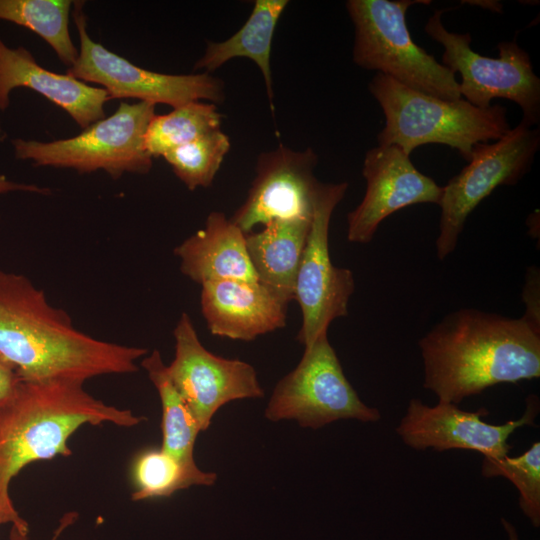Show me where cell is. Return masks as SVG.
Here are the masks:
<instances>
[{"label": "cell", "mask_w": 540, "mask_h": 540, "mask_svg": "<svg viewBox=\"0 0 540 540\" xmlns=\"http://www.w3.org/2000/svg\"><path fill=\"white\" fill-rule=\"evenodd\" d=\"M222 114L213 103L193 101L170 113L155 115L145 135V146L153 157L221 130Z\"/></svg>", "instance_id": "obj_24"}, {"label": "cell", "mask_w": 540, "mask_h": 540, "mask_svg": "<svg viewBox=\"0 0 540 540\" xmlns=\"http://www.w3.org/2000/svg\"><path fill=\"white\" fill-rule=\"evenodd\" d=\"M11 191H27L41 194L50 193L48 188L38 187L32 184H22L10 181L5 175L0 174V194Z\"/></svg>", "instance_id": "obj_30"}, {"label": "cell", "mask_w": 540, "mask_h": 540, "mask_svg": "<svg viewBox=\"0 0 540 540\" xmlns=\"http://www.w3.org/2000/svg\"><path fill=\"white\" fill-rule=\"evenodd\" d=\"M347 188L346 182L321 183L316 195L294 290V300L302 313L297 340L304 347L327 334L333 320L348 315L354 276L350 269L336 267L329 252L331 216Z\"/></svg>", "instance_id": "obj_11"}, {"label": "cell", "mask_w": 540, "mask_h": 540, "mask_svg": "<svg viewBox=\"0 0 540 540\" xmlns=\"http://www.w3.org/2000/svg\"><path fill=\"white\" fill-rule=\"evenodd\" d=\"M539 285L538 268H529L527 270L523 289V300L526 305V312L522 317L537 328H540Z\"/></svg>", "instance_id": "obj_27"}, {"label": "cell", "mask_w": 540, "mask_h": 540, "mask_svg": "<svg viewBox=\"0 0 540 540\" xmlns=\"http://www.w3.org/2000/svg\"><path fill=\"white\" fill-rule=\"evenodd\" d=\"M265 417L274 422L296 420L302 427L317 429L341 419L377 422L380 413L362 402L323 334L305 347L295 369L276 384Z\"/></svg>", "instance_id": "obj_9"}, {"label": "cell", "mask_w": 540, "mask_h": 540, "mask_svg": "<svg viewBox=\"0 0 540 540\" xmlns=\"http://www.w3.org/2000/svg\"><path fill=\"white\" fill-rule=\"evenodd\" d=\"M444 10H435L424 31L444 47L442 65L461 75V97L478 108H488L494 98L515 102L522 120L536 127L540 121V79L529 54L515 40L497 45L498 58L483 56L471 48L469 33L448 31L442 22Z\"/></svg>", "instance_id": "obj_7"}, {"label": "cell", "mask_w": 540, "mask_h": 540, "mask_svg": "<svg viewBox=\"0 0 540 540\" xmlns=\"http://www.w3.org/2000/svg\"><path fill=\"white\" fill-rule=\"evenodd\" d=\"M539 148V128L522 119L497 141L473 147L468 164L442 186L439 260L455 250L468 216L483 199L499 186L517 184L530 171Z\"/></svg>", "instance_id": "obj_8"}, {"label": "cell", "mask_w": 540, "mask_h": 540, "mask_svg": "<svg viewBox=\"0 0 540 540\" xmlns=\"http://www.w3.org/2000/svg\"><path fill=\"white\" fill-rule=\"evenodd\" d=\"M311 220H273L245 233L246 249L258 282L283 302L294 300L295 282Z\"/></svg>", "instance_id": "obj_19"}, {"label": "cell", "mask_w": 540, "mask_h": 540, "mask_svg": "<svg viewBox=\"0 0 540 540\" xmlns=\"http://www.w3.org/2000/svg\"><path fill=\"white\" fill-rule=\"evenodd\" d=\"M368 89L385 117L378 145H396L409 156L419 146L435 143L458 150L469 162L476 144L497 141L511 129L507 109L500 104L483 109L463 98H437L380 73Z\"/></svg>", "instance_id": "obj_4"}, {"label": "cell", "mask_w": 540, "mask_h": 540, "mask_svg": "<svg viewBox=\"0 0 540 540\" xmlns=\"http://www.w3.org/2000/svg\"><path fill=\"white\" fill-rule=\"evenodd\" d=\"M73 3L80 49L66 74L85 83L100 84L110 100L135 98L154 105L167 104L174 109L193 101L206 100L213 104L224 101L223 82L209 73L172 75L150 71L94 42L87 33L84 2Z\"/></svg>", "instance_id": "obj_10"}, {"label": "cell", "mask_w": 540, "mask_h": 540, "mask_svg": "<svg viewBox=\"0 0 540 540\" xmlns=\"http://www.w3.org/2000/svg\"><path fill=\"white\" fill-rule=\"evenodd\" d=\"M482 475L491 478L503 476L511 481L519 492V506L536 528L540 526V443L516 457L500 459L484 457Z\"/></svg>", "instance_id": "obj_26"}, {"label": "cell", "mask_w": 540, "mask_h": 540, "mask_svg": "<svg viewBox=\"0 0 540 540\" xmlns=\"http://www.w3.org/2000/svg\"><path fill=\"white\" fill-rule=\"evenodd\" d=\"M146 348L96 339L22 274L0 270V355L21 380H74L138 370Z\"/></svg>", "instance_id": "obj_1"}, {"label": "cell", "mask_w": 540, "mask_h": 540, "mask_svg": "<svg viewBox=\"0 0 540 540\" xmlns=\"http://www.w3.org/2000/svg\"><path fill=\"white\" fill-rule=\"evenodd\" d=\"M526 410L521 418L501 425H493L481 418L485 408L475 412L463 411L456 404L438 402L428 406L419 399H411L407 411L396 428L403 442L416 450L433 448L474 450L487 458L508 456L511 445L508 439L513 432L525 425H534L539 412L535 395L526 399Z\"/></svg>", "instance_id": "obj_13"}, {"label": "cell", "mask_w": 540, "mask_h": 540, "mask_svg": "<svg viewBox=\"0 0 540 540\" xmlns=\"http://www.w3.org/2000/svg\"><path fill=\"white\" fill-rule=\"evenodd\" d=\"M76 519V514L73 512L65 514L59 523V526L53 533V536L50 540H57L62 532L69 527ZM28 534L20 531L15 526H12L9 533V540H28Z\"/></svg>", "instance_id": "obj_29"}, {"label": "cell", "mask_w": 540, "mask_h": 540, "mask_svg": "<svg viewBox=\"0 0 540 540\" xmlns=\"http://www.w3.org/2000/svg\"><path fill=\"white\" fill-rule=\"evenodd\" d=\"M464 4H469L473 6H478L480 8L495 12L502 13L503 4L500 1L495 0H464Z\"/></svg>", "instance_id": "obj_31"}, {"label": "cell", "mask_w": 540, "mask_h": 540, "mask_svg": "<svg viewBox=\"0 0 540 540\" xmlns=\"http://www.w3.org/2000/svg\"><path fill=\"white\" fill-rule=\"evenodd\" d=\"M501 523L508 535V540H519V536H518V533L515 529V527L510 523L508 522L506 519L502 518L501 519Z\"/></svg>", "instance_id": "obj_32"}, {"label": "cell", "mask_w": 540, "mask_h": 540, "mask_svg": "<svg viewBox=\"0 0 540 540\" xmlns=\"http://www.w3.org/2000/svg\"><path fill=\"white\" fill-rule=\"evenodd\" d=\"M19 381L16 369L0 355V401L11 394Z\"/></svg>", "instance_id": "obj_28"}, {"label": "cell", "mask_w": 540, "mask_h": 540, "mask_svg": "<svg viewBox=\"0 0 540 540\" xmlns=\"http://www.w3.org/2000/svg\"><path fill=\"white\" fill-rule=\"evenodd\" d=\"M154 116V104L121 102L111 116L75 137L51 142L12 140L15 157L32 160L35 166L73 168L79 173L103 169L113 179L124 173L146 174L152 168V156L145 135Z\"/></svg>", "instance_id": "obj_6"}, {"label": "cell", "mask_w": 540, "mask_h": 540, "mask_svg": "<svg viewBox=\"0 0 540 540\" xmlns=\"http://www.w3.org/2000/svg\"><path fill=\"white\" fill-rule=\"evenodd\" d=\"M423 386L438 402L458 404L502 383L540 376V328L473 308L445 316L418 342Z\"/></svg>", "instance_id": "obj_2"}, {"label": "cell", "mask_w": 540, "mask_h": 540, "mask_svg": "<svg viewBox=\"0 0 540 540\" xmlns=\"http://www.w3.org/2000/svg\"><path fill=\"white\" fill-rule=\"evenodd\" d=\"M74 380L25 381L0 401V526L29 533L9 494L12 479L27 465L70 456L68 440L85 424L133 427L145 420L129 409L108 405Z\"/></svg>", "instance_id": "obj_3"}, {"label": "cell", "mask_w": 540, "mask_h": 540, "mask_svg": "<svg viewBox=\"0 0 540 540\" xmlns=\"http://www.w3.org/2000/svg\"><path fill=\"white\" fill-rule=\"evenodd\" d=\"M141 366L155 386L162 406L161 448L183 465L195 469L194 445L201 431L192 411L168 377L158 350L143 357Z\"/></svg>", "instance_id": "obj_21"}, {"label": "cell", "mask_w": 540, "mask_h": 540, "mask_svg": "<svg viewBox=\"0 0 540 540\" xmlns=\"http://www.w3.org/2000/svg\"><path fill=\"white\" fill-rule=\"evenodd\" d=\"M70 0H0V20L30 29L68 68L78 57L69 33Z\"/></svg>", "instance_id": "obj_23"}, {"label": "cell", "mask_w": 540, "mask_h": 540, "mask_svg": "<svg viewBox=\"0 0 540 540\" xmlns=\"http://www.w3.org/2000/svg\"><path fill=\"white\" fill-rule=\"evenodd\" d=\"M317 162L312 148L294 151L280 144L260 154L247 198L231 221L249 233L273 220H311L321 184L314 176Z\"/></svg>", "instance_id": "obj_14"}, {"label": "cell", "mask_w": 540, "mask_h": 540, "mask_svg": "<svg viewBox=\"0 0 540 540\" xmlns=\"http://www.w3.org/2000/svg\"><path fill=\"white\" fill-rule=\"evenodd\" d=\"M430 3L348 0L346 8L355 28L352 59L359 67L388 76L413 90L458 100L462 97L456 74L413 41L406 23L412 5Z\"/></svg>", "instance_id": "obj_5"}, {"label": "cell", "mask_w": 540, "mask_h": 540, "mask_svg": "<svg viewBox=\"0 0 540 540\" xmlns=\"http://www.w3.org/2000/svg\"><path fill=\"white\" fill-rule=\"evenodd\" d=\"M230 146L228 136L218 130L168 151L163 158L175 175L193 191L212 184Z\"/></svg>", "instance_id": "obj_25"}, {"label": "cell", "mask_w": 540, "mask_h": 540, "mask_svg": "<svg viewBox=\"0 0 540 540\" xmlns=\"http://www.w3.org/2000/svg\"><path fill=\"white\" fill-rule=\"evenodd\" d=\"M201 286V311L212 335L252 341L286 325L288 304L259 282L228 279Z\"/></svg>", "instance_id": "obj_16"}, {"label": "cell", "mask_w": 540, "mask_h": 540, "mask_svg": "<svg viewBox=\"0 0 540 540\" xmlns=\"http://www.w3.org/2000/svg\"><path fill=\"white\" fill-rule=\"evenodd\" d=\"M173 336L175 355L166 365L167 374L201 431L208 429L215 413L226 403L264 396L254 367L208 351L187 313L181 314Z\"/></svg>", "instance_id": "obj_12"}, {"label": "cell", "mask_w": 540, "mask_h": 540, "mask_svg": "<svg viewBox=\"0 0 540 540\" xmlns=\"http://www.w3.org/2000/svg\"><path fill=\"white\" fill-rule=\"evenodd\" d=\"M181 272L200 285L217 280L258 282L245 233L224 213L211 212L205 226L174 249Z\"/></svg>", "instance_id": "obj_18"}, {"label": "cell", "mask_w": 540, "mask_h": 540, "mask_svg": "<svg viewBox=\"0 0 540 540\" xmlns=\"http://www.w3.org/2000/svg\"><path fill=\"white\" fill-rule=\"evenodd\" d=\"M287 5L288 0H256L244 25L222 42H208L194 69H204L210 74L233 58L252 60L262 73L271 110L274 111L271 47L276 25Z\"/></svg>", "instance_id": "obj_20"}, {"label": "cell", "mask_w": 540, "mask_h": 540, "mask_svg": "<svg viewBox=\"0 0 540 540\" xmlns=\"http://www.w3.org/2000/svg\"><path fill=\"white\" fill-rule=\"evenodd\" d=\"M131 479L134 486L131 499L141 501L168 497L194 485L211 486L217 475L189 468L160 447L145 449L135 456Z\"/></svg>", "instance_id": "obj_22"}, {"label": "cell", "mask_w": 540, "mask_h": 540, "mask_svg": "<svg viewBox=\"0 0 540 540\" xmlns=\"http://www.w3.org/2000/svg\"><path fill=\"white\" fill-rule=\"evenodd\" d=\"M363 177L366 191L360 204L347 215V239L369 243L380 223L407 206L439 205L442 187L421 173L400 147L378 145L364 157Z\"/></svg>", "instance_id": "obj_15"}, {"label": "cell", "mask_w": 540, "mask_h": 540, "mask_svg": "<svg viewBox=\"0 0 540 540\" xmlns=\"http://www.w3.org/2000/svg\"><path fill=\"white\" fill-rule=\"evenodd\" d=\"M16 87L42 94L64 109L82 129L105 118L104 104L110 100L102 87L49 71L26 48H9L0 38V111L7 109L9 93ZM5 138L0 122V142Z\"/></svg>", "instance_id": "obj_17"}]
</instances>
